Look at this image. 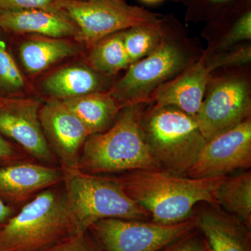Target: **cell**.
Segmentation results:
<instances>
[{
    "label": "cell",
    "instance_id": "cell-16",
    "mask_svg": "<svg viewBox=\"0 0 251 251\" xmlns=\"http://www.w3.org/2000/svg\"><path fill=\"white\" fill-rule=\"evenodd\" d=\"M194 219L209 251H251V229L235 216L214 206Z\"/></svg>",
    "mask_w": 251,
    "mask_h": 251
},
{
    "label": "cell",
    "instance_id": "cell-3",
    "mask_svg": "<svg viewBox=\"0 0 251 251\" xmlns=\"http://www.w3.org/2000/svg\"><path fill=\"white\" fill-rule=\"evenodd\" d=\"M145 105L125 107L109 129L90 135L81 151L79 171L90 175L161 171L140 127V117Z\"/></svg>",
    "mask_w": 251,
    "mask_h": 251
},
{
    "label": "cell",
    "instance_id": "cell-21",
    "mask_svg": "<svg viewBox=\"0 0 251 251\" xmlns=\"http://www.w3.org/2000/svg\"><path fill=\"white\" fill-rule=\"evenodd\" d=\"M218 204L231 215L251 226V173H243L223 181L216 193Z\"/></svg>",
    "mask_w": 251,
    "mask_h": 251
},
{
    "label": "cell",
    "instance_id": "cell-22",
    "mask_svg": "<svg viewBox=\"0 0 251 251\" xmlns=\"http://www.w3.org/2000/svg\"><path fill=\"white\" fill-rule=\"evenodd\" d=\"M122 31L110 34L92 46L90 62L100 74L112 77L129 67Z\"/></svg>",
    "mask_w": 251,
    "mask_h": 251
},
{
    "label": "cell",
    "instance_id": "cell-27",
    "mask_svg": "<svg viewBox=\"0 0 251 251\" xmlns=\"http://www.w3.org/2000/svg\"><path fill=\"white\" fill-rule=\"evenodd\" d=\"M62 0H0V11L39 9L62 12Z\"/></svg>",
    "mask_w": 251,
    "mask_h": 251
},
{
    "label": "cell",
    "instance_id": "cell-13",
    "mask_svg": "<svg viewBox=\"0 0 251 251\" xmlns=\"http://www.w3.org/2000/svg\"><path fill=\"white\" fill-rule=\"evenodd\" d=\"M210 73L203 53L191 67L160 86L153 94L151 103L156 106L176 107L196 117L202 105Z\"/></svg>",
    "mask_w": 251,
    "mask_h": 251
},
{
    "label": "cell",
    "instance_id": "cell-31",
    "mask_svg": "<svg viewBox=\"0 0 251 251\" xmlns=\"http://www.w3.org/2000/svg\"><path fill=\"white\" fill-rule=\"evenodd\" d=\"M12 208L6 204L0 199V229L4 226L8 221L13 216Z\"/></svg>",
    "mask_w": 251,
    "mask_h": 251
},
{
    "label": "cell",
    "instance_id": "cell-8",
    "mask_svg": "<svg viewBox=\"0 0 251 251\" xmlns=\"http://www.w3.org/2000/svg\"><path fill=\"white\" fill-rule=\"evenodd\" d=\"M61 9L78 27L76 37L91 46L114 33L158 22L162 15L126 1L62 0Z\"/></svg>",
    "mask_w": 251,
    "mask_h": 251
},
{
    "label": "cell",
    "instance_id": "cell-14",
    "mask_svg": "<svg viewBox=\"0 0 251 251\" xmlns=\"http://www.w3.org/2000/svg\"><path fill=\"white\" fill-rule=\"evenodd\" d=\"M62 180L61 168L18 161L0 168V196L13 202H23Z\"/></svg>",
    "mask_w": 251,
    "mask_h": 251
},
{
    "label": "cell",
    "instance_id": "cell-19",
    "mask_svg": "<svg viewBox=\"0 0 251 251\" xmlns=\"http://www.w3.org/2000/svg\"><path fill=\"white\" fill-rule=\"evenodd\" d=\"M62 101L80 119L90 135L109 129L122 109L108 92H94Z\"/></svg>",
    "mask_w": 251,
    "mask_h": 251
},
{
    "label": "cell",
    "instance_id": "cell-7",
    "mask_svg": "<svg viewBox=\"0 0 251 251\" xmlns=\"http://www.w3.org/2000/svg\"><path fill=\"white\" fill-rule=\"evenodd\" d=\"M196 117L207 141L251 118L250 65L211 72Z\"/></svg>",
    "mask_w": 251,
    "mask_h": 251
},
{
    "label": "cell",
    "instance_id": "cell-18",
    "mask_svg": "<svg viewBox=\"0 0 251 251\" xmlns=\"http://www.w3.org/2000/svg\"><path fill=\"white\" fill-rule=\"evenodd\" d=\"M108 75L100 74L93 68L71 67L60 69L44 80L46 92L56 99L75 98L94 92H108L113 84H110Z\"/></svg>",
    "mask_w": 251,
    "mask_h": 251
},
{
    "label": "cell",
    "instance_id": "cell-26",
    "mask_svg": "<svg viewBox=\"0 0 251 251\" xmlns=\"http://www.w3.org/2000/svg\"><path fill=\"white\" fill-rule=\"evenodd\" d=\"M236 0H185V19L188 22H209Z\"/></svg>",
    "mask_w": 251,
    "mask_h": 251
},
{
    "label": "cell",
    "instance_id": "cell-29",
    "mask_svg": "<svg viewBox=\"0 0 251 251\" xmlns=\"http://www.w3.org/2000/svg\"><path fill=\"white\" fill-rule=\"evenodd\" d=\"M160 251H209V250L204 238L199 237L194 230Z\"/></svg>",
    "mask_w": 251,
    "mask_h": 251
},
{
    "label": "cell",
    "instance_id": "cell-30",
    "mask_svg": "<svg viewBox=\"0 0 251 251\" xmlns=\"http://www.w3.org/2000/svg\"><path fill=\"white\" fill-rule=\"evenodd\" d=\"M20 157L9 142L0 136V161H15Z\"/></svg>",
    "mask_w": 251,
    "mask_h": 251
},
{
    "label": "cell",
    "instance_id": "cell-33",
    "mask_svg": "<svg viewBox=\"0 0 251 251\" xmlns=\"http://www.w3.org/2000/svg\"><path fill=\"white\" fill-rule=\"evenodd\" d=\"M173 1H175V2H184L185 0H173Z\"/></svg>",
    "mask_w": 251,
    "mask_h": 251
},
{
    "label": "cell",
    "instance_id": "cell-20",
    "mask_svg": "<svg viewBox=\"0 0 251 251\" xmlns=\"http://www.w3.org/2000/svg\"><path fill=\"white\" fill-rule=\"evenodd\" d=\"M76 52V48L71 43L57 39L26 41L19 50L21 62L30 74L42 72Z\"/></svg>",
    "mask_w": 251,
    "mask_h": 251
},
{
    "label": "cell",
    "instance_id": "cell-32",
    "mask_svg": "<svg viewBox=\"0 0 251 251\" xmlns=\"http://www.w3.org/2000/svg\"><path fill=\"white\" fill-rule=\"evenodd\" d=\"M143 2L147 3L149 4H158V3L162 2L164 0H141Z\"/></svg>",
    "mask_w": 251,
    "mask_h": 251
},
{
    "label": "cell",
    "instance_id": "cell-11",
    "mask_svg": "<svg viewBox=\"0 0 251 251\" xmlns=\"http://www.w3.org/2000/svg\"><path fill=\"white\" fill-rule=\"evenodd\" d=\"M40 108L38 100L0 95V133L14 140L38 161L53 164L56 158L41 127Z\"/></svg>",
    "mask_w": 251,
    "mask_h": 251
},
{
    "label": "cell",
    "instance_id": "cell-2",
    "mask_svg": "<svg viewBox=\"0 0 251 251\" xmlns=\"http://www.w3.org/2000/svg\"><path fill=\"white\" fill-rule=\"evenodd\" d=\"M126 193L152 221L171 225L191 217L201 202L218 205L216 193L226 176L194 179L163 171H134L117 178Z\"/></svg>",
    "mask_w": 251,
    "mask_h": 251
},
{
    "label": "cell",
    "instance_id": "cell-25",
    "mask_svg": "<svg viewBox=\"0 0 251 251\" xmlns=\"http://www.w3.org/2000/svg\"><path fill=\"white\" fill-rule=\"evenodd\" d=\"M25 85L24 79L17 64L8 49L6 42L0 38V92H17Z\"/></svg>",
    "mask_w": 251,
    "mask_h": 251
},
{
    "label": "cell",
    "instance_id": "cell-34",
    "mask_svg": "<svg viewBox=\"0 0 251 251\" xmlns=\"http://www.w3.org/2000/svg\"><path fill=\"white\" fill-rule=\"evenodd\" d=\"M115 1H121V2H125L126 0H115Z\"/></svg>",
    "mask_w": 251,
    "mask_h": 251
},
{
    "label": "cell",
    "instance_id": "cell-5",
    "mask_svg": "<svg viewBox=\"0 0 251 251\" xmlns=\"http://www.w3.org/2000/svg\"><path fill=\"white\" fill-rule=\"evenodd\" d=\"M76 234L65 193L49 188L0 229V251H45Z\"/></svg>",
    "mask_w": 251,
    "mask_h": 251
},
{
    "label": "cell",
    "instance_id": "cell-9",
    "mask_svg": "<svg viewBox=\"0 0 251 251\" xmlns=\"http://www.w3.org/2000/svg\"><path fill=\"white\" fill-rule=\"evenodd\" d=\"M196 229L194 217L171 225L107 219L97 221L88 231L101 251H160Z\"/></svg>",
    "mask_w": 251,
    "mask_h": 251
},
{
    "label": "cell",
    "instance_id": "cell-12",
    "mask_svg": "<svg viewBox=\"0 0 251 251\" xmlns=\"http://www.w3.org/2000/svg\"><path fill=\"white\" fill-rule=\"evenodd\" d=\"M39 120L62 171L78 170L80 151L90 135L84 124L58 100L48 102L40 108Z\"/></svg>",
    "mask_w": 251,
    "mask_h": 251
},
{
    "label": "cell",
    "instance_id": "cell-4",
    "mask_svg": "<svg viewBox=\"0 0 251 251\" xmlns=\"http://www.w3.org/2000/svg\"><path fill=\"white\" fill-rule=\"evenodd\" d=\"M140 124L151 155L171 174L186 175L207 142L196 117L176 107L145 104Z\"/></svg>",
    "mask_w": 251,
    "mask_h": 251
},
{
    "label": "cell",
    "instance_id": "cell-15",
    "mask_svg": "<svg viewBox=\"0 0 251 251\" xmlns=\"http://www.w3.org/2000/svg\"><path fill=\"white\" fill-rule=\"evenodd\" d=\"M211 54L251 40V0H236L209 21L202 32Z\"/></svg>",
    "mask_w": 251,
    "mask_h": 251
},
{
    "label": "cell",
    "instance_id": "cell-23",
    "mask_svg": "<svg viewBox=\"0 0 251 251\" xmlns=\"http://www.w3.org/2000/svg\"><path fill=\"white\" fill-rule=\"evenodd\" d=\"M122 33L130 65L151 54L159 45L163 33V16L158 22L130 27Z\"/></svg>",
    "mask_w": 251,
    "mask_h": 251
},
{
    "label": "cell",
    "instance_id": "cell-17",
    "mask_svg": "<svg viewBox=\"0 0 251 251\" xmlns=\"http://www.w3.org/2000/svg\"><path fill=\"white\" fill-rule=\"evenodd\" d=\"M0 29L12 34H36L57 38L77 36L78 27L62 12L29 9L0 11Z\"/></svg>",
    "mask_w": 251,
    "mask_h": 251
},
{
    "label": "cell",
    "instance_id": "cell-6",
    "mask_svg": "<svg viewBox=\"0 0 251 251\" xmlns=\"http://www.w3.org/2000/svg\"><path fill=\"white\" fill-rule=\"evenodd\" d=\"M65 197L76 234L100 220L146 221L150 214L128 196L117 178L102 177L79 170L62 171Z\"/></svg>",
    "mask_w": 251,
    "mask_h": 251
},
{
    "label": "cell",
    "instance_id": "cell-10",
    "mask_svg": "<svg viewBox=\"0 0 251 251\" xmlns=\"http://www.w3.org/2000/svg\"><path fill=\"white\" fill-rule=\"evenodd\" d=\"M251 166V117L206 142L186 174L194 179L223 177Z\"/></svg>",
    "mask_w": 251,
    "mask_h": 251
},
{
    "label": "cell",
    "instance_id": "cell-28",
    "mask_svg": "<svg viewBox=\"0 0 251 251\" xmlns=\"http://www.w3.org/2000/svg\"><path fill=\"white\" fill-rule=\"evenodd\" d=\"M45 251H101L88 230L66 239Z\"/></svg>",
    "mask_w": 251,
    "mask_h": 251
},
{
    "label": "cell",
    "instance_id": "cell-24",
    "mask_svg": "<svg viewBox=\"0 0 251 251\" xmlns=\"http://www.w3.org/2000/svg\"><path fill=\"white\" fill-rule=\"evenodd\" d=\"M204 57L206 67L210 72L249 65L251 62V43L247 41L208 55L204 52Z\"/></svg>",
    "mask_w": 251,
    "mask_h": 251
},
{
    "label": "cell",
    "instance_id": "cell-1",
    "mask_svg": "<svg viewBox=\"0 0 251 251\" xmlns=\"http://www.w3.org/2000/svg\"><path fill=\"white\" fill-rule=\"evenodd\" d=\"M204 53L201 41L191 37L187 29L173 15L163 16L161 43L151 54L130 64L108 93L122 108L150 104L155 91L174 78Z\"/></svg>",
    "mask_w": 251,
    "mask_h": 251
}]
</instances>
